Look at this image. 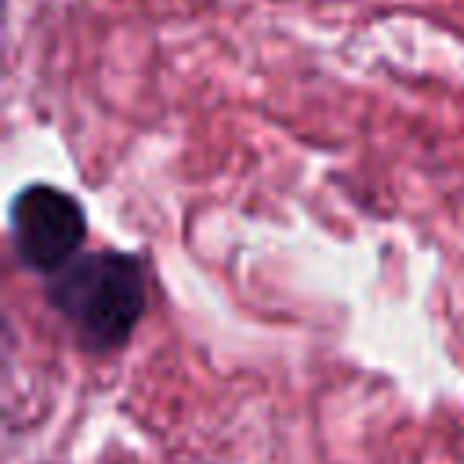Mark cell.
Here are the masks:
<instances>
[{
	"mask_svg": "<svg viewBox=\"0 0 464 464\" xmlns=\"http://www.w3.org/2000/svg\"><path fill=\"white\" fill-rule=\"evenodd\" d=\"M44 297L69 323L87 355H112L145 319V265L127 250H83L47 279Z\"/></svg>",
	"mask_w": 464,
	"mask_h": 464,
	"instance_id": "cell-1",
	"label": "cell"
},
{
	"mask_svg": "<svg viewBox=\"0 0 464 464\" xmlns=\"http://www.w3.org/2000/svg\"><path fill=\"white\" fill-rule=\"evenodd\" d=\"M7 232L14 257L33 276H58L83 254L87 214L80 199L51 181L22 185L7 207Z\"/></svg>",
	"mask_w": 464,
	"mask_h": 464,
	"instance_id": "cell-2",
	"label": "cell"
}]
</instances>
